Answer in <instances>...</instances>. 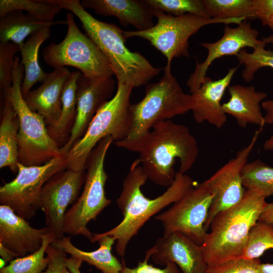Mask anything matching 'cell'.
<instances>
[{
  "label": "cell",
  "mask_w": 273,
  "mask_h": 273,
  "mask_svg": "<svg viewBox=\"0 0 273 273\" xmlns=\"http://www.w3.org/2000/svg\"><path fill=\"white\" fill-rule=\"evenodd\" d=\"M260 268L262 273H273V264L261 263Z\"/></svg>",
  "instance_id": "44"
},
{
  "label": "cell",
  "mask_w": 273,
  "mask_h": 273,
  "mask_svg": "<svg viewBox=\"0 0 273 273\" xmlns=\"http://www.w3.org/2000/svg\"><path fill=\"white\" fill-rule=\"evenodd\" d=\"M66 155L62 154L40 165L18 163L16 177L0 188L1 205L11 208L26 220L32 218L40 209L42 188L56 173L67 169Z\"/></svg>",
  "instance_id": "11"
},
{
  "label": "cell",
  "mask_w": 273,
  "mask_h": 273,
  "mask_svg": "<svg viewBox=\"0 0 273 273\" xmlns=\"http://www.w3.org/2000/svg\"><path fill=\"white\" fill-rule=\"evenodd\" d=\"M164 75L157 82L146 85L144 98L129 108L131 139L147 132L157 122L169 120L191 110V95L186 94L172 74L171 65L163 68Z\"/></svg>",
  "instance_id": "6"
},
{
  "label": "cell",
  "mask_w": 273,
  "mask_h": 273,
  "mask_svg": "<svg viewBox=\"0 0 273 273\" xmlns=\"http://www.w3.org/2000/svg\"><path fill=\"white\" fill-rule=\"evenodd\" d=\"M47 226L35 229L9 207L0 205V243L24 257L37 251L44 235L51 232Z\"/></svg>",
  "instance_id": "18"
},
{
  "label": "cell",
  "mask_w": 273,
  "mask_h": 273,
  "mask_svg": "<svg viewBox=\"0 0 273 273\" xmlns=\"http://www.w3.org/2000/svg\"><path fill=\"white\" fill-rule=\"evenodd\" d=\"M13 83L2 93L16 112L19 120L18 162L25 166L40 165L61 155L60 147L50 135L42 116L31 111L21 92L24 69L15 56ZM2 94V93H1Z\"/></svg>",
  "instance_id": "5"
},
{
  "label": "cell",
  "mask_w": 273,
  "mask_h": 273,
  "mask_svg": "<svg viewBox=\"0 0 273 273\" xmlns=\"http://www.w3.org/2000/svg\"><path fill=\"white\" fill-rule=\"evenodd\" d=\"M153 13L157 19L153 27L141 31H124V35L126 39L139 37L148 40L166 57L167 65H171L173 58L189 57V39L203 26L216 23L239 24L245 20L211 18L194 14L176 17L157 10H154Z\"/></svg>",
  "instance_id": "9"
},
{
  "label": "cell",
  "mask_w": 273,
  "mask_h": 273,
  "mask_svg": "<svg viewBox=\"0 0 273 273\" xmlns=\"http://www.w3.org/2000/svg\"><path fill=\"white\" fill-rule=\"evenodd\" d=\"M133 88L117 83L115 95L98 111L84 135L67 153V169H85L90 152L103 138L110 136L116 142L127 137L130 130V98Z\"/></svg>",
  "instance_id": "8"
},
{
  "label": "cell",
  "mask_w": 273,
  "mask_h": 273,
  "mask_svg": "<svg viewBox=\"0 0 273 273\" xmlns=\"http://www.w3.org/2000/svg\"><path fill=\"white\" fill-rule=\"evenodd\" d=\"M262 128L257 130L246 146L238 151L234 158L206 180L213 195L204 225L206 232L217 214L236 205L243 198L246 190L243 184L242 169L247 162Z\"/></svg>",
  "instance_id": "13"
},
{
  "label": "cell",
  "mask_w": 273,
  "mask_h": 273,
  "mask_svg": "<svg viewBox=\"0 0 273 273\" xmlns=\"http://www.w3.org/2000/svg\"><path fill=\"white\" fill-rule=\"evenodd\" d=\"M20 47L11 42H0V88L1 93L13 83L15 54Z\"/></svg>",
  "instance_id": "35"
},
{
  "label": "cell",
  "mask_w": 273,
  "mask_h": 273,
  "mask_svg": "<svg viewBox=\"0 0 273 273\" xmlns=\"http://www.w3.org/2000/svg\"><path fill=\"white\" fill-rule=\"evenodd\" d=\"M259 32L253 28L249 22L244 20L236 27L226 25L222 36L214 42H201L200 44L207 49L208 53L205 60L199 63L197 61L194 72L187 81L190 93L199 88L206 77V72L217 59L224 56H236L246 47L253 49L258 46L265 44L262 40L258 39Z\"/></svg>",
  "instance_id": "15"
},
{
  "label": "cell",
  "mask_w": 273,
  "mask_h": 273,
  "mask_svg": "<svg viewBox=\"0 0 273 273\" xmlns=\"http://www.w3.org/2000/svg\"><path fill=\"white\" fill-rule=\"evenodd\" d=\"M80 4L84 9H90L98 15L115 16L121 25H131L136 31L154 26V10L145 0H82Z\"/></svg>",
  "instance_id": "21"
},
{
  "label": "cell",
  "mask_w": 273,
  "mask_h": 273,
  "mask_svg": "<svg viewBox=\"0 0 273 273\" xmlns=\"http://www.w3.org/2000/svg\"><path fill=\"white\" fill-rule=\"evenodd\" d=\"M263 149L266 151H273V134L264 142Z\"/></svg>",
  "instance_id": "45"
},
{
  "label": "cell",
  "mask_w": 273,
  "mask_h": 273,
  "mask_svg": "<svg viewBox=\"0 0 273 273\" xmlns=\"http://www.w3.org/2000/svg\"><path fill=\"white\" fill-rule=\"evenodd\" d=\"M148 261L144 259L143 261H139L136 267L129 268L126 266L123 261V267L120 273H181L178 267L173 262H168L165 267L161 269L149 264Z\"/></svg>",
  "instance_id": "38"
},
{
  "label": "cell",
  "mask_w": 273,
  "mask_h": 273,
  "mask_svg": "<svg viewBox=\"0 0 273 273\" xmlns=\"http://www.w3.org/2000/svg\"><path fill=\"white\" fill-rule=\"evenodd\" d=\"M242 175L243 184L246 190H258L266 198L273 195L272 167L256 159L244 165Z\"/></svg>",
  "instance_id": "31"
},
{
  "label": "cell",
  "mask_w": 273,
  "mask_h": 273,
  "mask_svg": "<svg viewBox=\"0 0 273 273\" xmlns=\"http://www.w3.org/2000/svg\"><path fill=\"white\" fill-rule=\"evenodd\" d=\"M116 241L110 236H100L94 234L90 240L92 243L98 241L99 247L93 251H85L75 246L70 237L64 236L56 240L52 244L71 257L85 261L95 266L102 273H120L122 263L112 253V248Z\"/></svg>",
  "instance_id": "23"
},
{
  "label": "cell",
  "mask_w": 273,
  "mask_h": 273,
  "mask_svg": "<svg viewBox=\"0 0 273 273\" xmlns=\"http://www.w3.org/2000/svg\"><path fill=\"white\" fill-rule=\"evenodd\" d=\"M273 249V225L258 221L252 228L241 258L259 259L264 252Z\"/></svg>",
  "instance_id": "32"
},
{
  "label": "cell",
  "mask_w": 273,
  "mask_h": 273,
  "mask_svg": "<svg viewBox=\"0 0 273 273\" xmlns=\"http://www.w3.org/2000/svg\"><path fill=\"white\" fill-rule=\"evenodd\" d=\"M70 11L80 21L85 34L109 62L117 83L138 87L147 85L163 69L156 68L143 55L125 45L124 31L118 26L97 20L84 9L79 0H47Z\"/></svg>",
  "instance_id": "3"
},
{
  "label": "cell",
  "mask_w": 273,
  "mask_h": 273,
  "mask_svg": "<svg viewBox=\"0 0 273 273\" xmlns=\"http://www.w3.org/2000/svg\"><path fill=\"white\" fill-rule=\"evenodd\" d=\"M259 259L239 258L208 266L207 273H262Z\"/></svg>",
  "instance_id": "36"
},
{
  "label": "cell",
  "mask_w": 273,
  "mask_h": 273,
  "mask_svg": "<svg viewBox=\"0 0 273 273\" xmlns=\"http://www.w3.org/2000/svg\"><path fill=\"white\" fill-rule=\"evenodd\" d=\"M0 255L1 258L6 263L19 256L14 252L5 247L0 243Z\"/></svg>",
  "instance_id": "43"
},
{
  "label": "cell",
  "mask_w": 273,
  "mask_h": 273,
  "mask_svg": "<svg viewBox=\"0 0 273 273\" xmlns=\"http://www.w3.org/2000/svg\"><path fill=\"white\" fill-rule=\"evenodd\" d=\"M228 92L230 99L222 104L225 114L233 117L242 128L249 124L263 128L265 122L260 103L266 98V94L256 91L253 85L239 84L230 85Z\"/></svg>",
  "instance_id": "22"
},
{
  "label": "cell",
  "mask_w": 273,
  "mask_h": 273,
  "mask_svg": "<svg viewBox=\"0 0 273 273\" xmlns=\"http://www.w3.org/2000/svg\"><path fill=\"white\" fill-rule=\"evenodd\" d=\"M56 240L55 234L49 232L43 236L41 246L37 251L12 260L9 265L1 269L0 273H41L49 261V257H44L47 249Z\"/></svg>",
  "instance_id": "28"
},
{
  "label": "cell",
  "mask_w": 273,
  "mask_h": 273,
  "mask_svg": "<svg viewBox=\"0 0 273 273\" xmlns=\"http://www.w3.org/2000/svg\"><path fill=\"white\" fill-rule=\"evenodd\" d=\"M213 195L206 180L197 184L168 210L155 216L163 235L179 232L201 246L207 235L204 230Z\"/></svg>",
  "instance_id": "12"
},
{
  "label": "cell",
  "mask_w": 273,
  "mask_h": 273,
  "mask_svg": "<svg viewBox=\"0 0 273 273\" xmlns=\"http://www.w3.org/2000/svg\"><path fill=\"white\" fill-rule=\"evenodd\" d=\"M265 45L258 46L252 53L242 49L236 56L239 64L244 66L241 76L245 82L251 81L255 73L261 68L268 67L273 69V51L266 50Z\"/></svg>",
  "instance_id": "33"
},
{
  "label": "cell",
  "mask_w": 273,
  "mask_h": 273,
  "mask_svg": "<svg viewBox=\"0 0 273 273\" xmlns=\"http://www.w3.org/2000/svg\"><path fill=\"white\" fill-rule=\"evenodd\" d=\"M265 25L273 30V15L263 25V26Z\"/></svg>",
  "instance_id": "47"
},
{
  "label": "cell",
  "mask_w": 273,
  "mask_h": 273,
  "mask_svg": "<svg viewBox=\"0 0 273 273\" xmlns=\"http://www.w3.org/2000/svg\"><path fill=\"white\" fill-rule=\"evenodd\" d=\"M114 143L118 147L138 153L148 179L163 187H168L173 183L176 160L179 162L178 171L186 173L193 167L199 154L197 142L189 128L170 119L157 122L140 136Z\"/></svg>",
  "instance_id": "1"
},
{
  "label": "cell",
  "mask_w": 273,
  "mask_h": 273,
  "mask_svg": "<svg viewBox=\"0 0 273 273\" xmlns=\"http://www.w3.org/2000/svg\"><path fill=\"white\" fill-rule=\"evenodd\" d=\"M83 261L81 260L70 257L66 260V264L70 273H82L80 267Z\"/></svg>",
  "instance_id": "42"
},
{
  "label": "cell",
  "mask_w": 273,
  "mask_h": 273,
  "mask_svg": "<svg viewBox=\"0 0 273 273\" xmlns=\"http://www.w3.org/2000/svg\"><path fill=\"white\" fill-rule=\"evenodd\" d=\"M258 221L273 225V202L266 203Z\"/></svg>",
  "instance_id": "40"
},
{
  "label": "cell",
  "mask_w": 273,
  "mask_h": 273,
  "mask_svg": "<svg viewBox=\"0 0 273 273\" xmlns=\"http://www.w3.org/2000/svg\"><path fill=\"white\" fill-rule=\"evenodd\" d=\"M0 19V42H11L20 48L28 36L39 29L57 24H66V20L42 22L22 11L11 12Z\"/></svg>",
  "instance_id": "27"
},
{
  "label": "cell",
  "mask_w": 273,
  "mask_h": 273,
  "mask_svg": "<svg viewBox=\"0 0 273 273\" xmlns=\"http://www.w3.org/2000/svg\"><path fill=\"white\" fill-rule=\"evenodd\" d=\"M148 177L138 158L131 164L125 177L120 195L116 200L123 218L113 229L100 236H110L116 241L117 254L124 256L126 247L144 224L154 215L181 199L197 183L189 175L176 172L173 183L160 196L151 199L142 193L141 188Z\"/></svg>",
  "instance_id": "2"
},
{
  "label": "cell",
  "mask_w": 273,
  "mask_h": 273,
  "mask_svg": "<svg viewBox=\"0 0 273 273\" xmlns=\"http://www.w3.org/2000/svg\"><path fill=\"white\" fill-rule=\"evenodd\" d=\"M240 65L230 69L222 78L212 80L206 77L200 87L191 93L193 117L198 123L207 122L217 128L227 121L221 100Z\"/></svg>",
  "instance_id": "19"
},
{
  "label": "cell",
  "mask_w": 273,
  "mask_h": 273,
  "mask_svg": "<svg viewBox=\"0 0 273 273\" xmlns=\"http://www.w3.org/2000/svg\"><path fill=\"white\" fill-rule=\"evenodd\" d=\"M115 84L112 77L96 79L80 75L77 83L76 119L68 141L60 148L62 154L67 155L82 137L98 111L112 98Z\"/></svg>",
  "instance_id": "16"
},
{
  "label": "cell",
  "mask_w": 273,
  "mask_h": 273,
  "mask_svg": "<svg viewBox=\"0 0 273 273\" xmlns=\"http://www.w3.org/2000/svg\"><path fill=\"white\" fill-rule=\"evenodd\" d=\"M67 32L59 43L51 42L41 52L42 59L54 69L77 68L85 77L102 79L114 75L109 62L97 46L76 25L73 13L66 14Z\"/></svg>",
  "instance_id": "10"
},
{
  "label": "cell",
  "mask_w": 273,
  "mask_h": 273,
  "mask_svg": "<svg viewBox=\"0 0 273 273\" xmlns=\"http://www.w3.org/2000/svg\"><path fill=\"white\" fill-rule=\"evenodd\" d=\"M51 26L42 28L29 36L20 48L21 63L24 69V76L21 86L24 97L36 82L42 83L48 73L44 72L38 62V51L41 44L51 36Z\"/></svg>",
  "instance_id": "26"
},
{
  "label": "cell",
  "mask_w": 273,
  "mask_h": 273,
  "mask_svg": "<svg viewBox=\"0 0 273 273\" xmlns=\"http://www.w3.org/2000/svg\"><path fill=\"white\" fill-rule=\"evenodd\" d=\"M254 19L262 25L273 15V0H252Z\"/></svg>",
  "instance_id": "39"
},
{
  "label": "cell",
  "mask_w": 273,
  "mask_h": 273,
  "mask_svg": "<svg viewBox=\"0 0 273 273\" xmlns=\"http://www.w3.org/2000/svg\"><path fill=\"white\" fill-rule=\"evenodd\" d=\"M151 257L157 264L173 262L182 273H207L208 268L201 246L179 232L157 239L145 253V259Z\"/></svg>",
  "instance_id": "17"
},
{
  "label": "cell",
  "mask_w": 273,
  "mask_h": 273,
  "mask_svg": "<svg viewBox=\"0 0 273 273\" xmlns=\"http://www.w3.org/2000/svg\"><path fill=\"white\" fill-rule=\"evenodd\" d=\"M62 9L45 0H1L0 19L12 11H25L38 20L51 22Z\"/></svg>",
  "instance_id": "30"
},
{
  "label": "cell",
  "mask_w": 273,
  "mask_h": 273,
  "mask_svg": "<svg viewBox=\"0 0 273 273\" xmlns=\"http://www.w3.org/2000/svg\"><path fill=\"white\" fill-rule=\"evenodd\" d=\"M81 74L79 71L71 72L63 89L59 119L55 125L47 127L50 135L60 148L67 143L75 123L77 114V83Z\"/></svg>",
  "instance_id": "25"
},
{
  "label": "cell",
  "mask_w": 273,
  "mask_h": 273,
  "mask_svg": "<svg viewBox=\"0 0 273 273\" xmlns=\"http://www.w3.org/2000/svg\"><path fill=\"white\" fill-rule=\"evenodd\" d=\"M145 2L154 10L166 12L173 16L188 14L207 16L202 0H145Z\"/></svg>",
  "instance_id": "34"
},
{
  "label": "cell",
  "mask_w": 273,
  "mask_h": 273,
  "mask_svg": "<svg viewBox=\"0 0 273 273\" xmlns=\"http://www.w3.org/2000/svg\"><path fill=\"white\" fill-rule=\"evenodd\" d=\"M0 124V168L8 167L14 173L18 170V134L19 120L9 100L3 99Z\"/></svg>",
  "instance_id": "24"
},
{
  "label": "cell",
  "mask_w": 273,
  "mask_h": 273,
  "mask_svg": "<svg viewBox=\"0 0 273 273\" xmlns=\"http://www.w3.org/2000/svg\"><path fill=\"white\" fill-rule=\"evenodd\" d=\"M261 106L265 111L264 116L265 124L273 123V100H267L262 102Z\"/></svg>",
  "instance_id": "41"
},
{
  "label": "cell",
  "mask_w": 273,
  "mask_h": 273,
  "mask_svg": "<svg viewBox=\"0 0 273 273\" xmlns=\"http://www.w3.org/2000/svg\"><path fill=\"white\" fill-rule=\"evenodd\" d=\"M262 41L265 43H272L273 44V34L268 37H263Z\"/></svg>",
  "instance_id": "46"
},
{
  "label": "cell",
  "mask_w": 273,
  "mask_h": 273,
  "mask_svg": "<svg viewBox=\"0 0 273 273\" xmlns=\"http://www.w3.org/2000/svg\"><path fill=\"white\" fill-rule=\"evenodd\" d=\"M70 73L66 67L54 69L40 86L23 97L29 108L43 117L47 127L55 125L59 119L63 89Z\"/></svg>",
  "instance_id": "20"
},
{
  "label": "cell",
  "mask_w": 273,
  "mask_h": 273,
  "mask_svg": "<svg viewBox=\"0 0 273 273\" xmlns=\"http://www.w3.org/2000/svg\"><path fill=\"white\" fill-rule=\"evenodd\" d=\"M46 253L49 261L41 273H70L66 264V253L51 244L48 247Z\"/></svg>",
  "instance_id": "37"
},
{
  "label": "cell",
  "mask_w": 273,
  "mask_h": 273,
  "mask_svg": "<svg viewBox=\"0 0 273 273\" xmlns=\"http://www.w3.org/2000/svg\"><path fill=\"white\" fill-rule=\"evenodd\" d=\"M113 142L111 137H105L90 152L85 164L86 171L83 192L64 217V234L82 236L90 241L94 234L87 228V224L95 220L111 203V200L106 196L105 187L108 175L104 162Z\"/></svg>",
  "instance_id": "7"
},
{
  "label": "cell",
  "mask_w": 273,
  "mask_h": 273,
  "mask_svg": "<svg viewBox=\"0 0 273 273\" xmlns=\"http://www.w3.org/2000/svg\"><path fill=\"white\" fill-rule=\"evenodd\" d=\"M265 199L260 191L247 189L239 203L215 216L201 245L208 266L241 258L250 232L267 203Z\"/></svg>",
  "instance_id": "4"
},
{
  "label": "cell",
  "mask_w": 273,
  "mask_h": 273,
  "mask_svg": "<svg viewBox=\"0 0 273 273\" xmlns=\"http://www.w3.org/2000/svg\"><path fill=\"white\" fill-rule=\"evenodd\" d=\"M205 14L209 18L255 20L252 0H202Z\"/></svg>",
  "instance_id": "29"
},
{
  "label": "cell",
  "mask_w": 273,
  "mask_h": 273,
  "mask_svg": "<svg viewBox=\"0 0 273 273\" xmlns=\"http://www.w3.org/2000/svg\"><path fill=\"white\" fill-rule=\"evenodd\" d=\"M85 170L65 169L53 175L42 188L40 209L44 213L46 226L57 239L64 236V217L68 206L78 199L85 180Z\"/></svg>",
  "instance_id": "14"
}]
</instances>
